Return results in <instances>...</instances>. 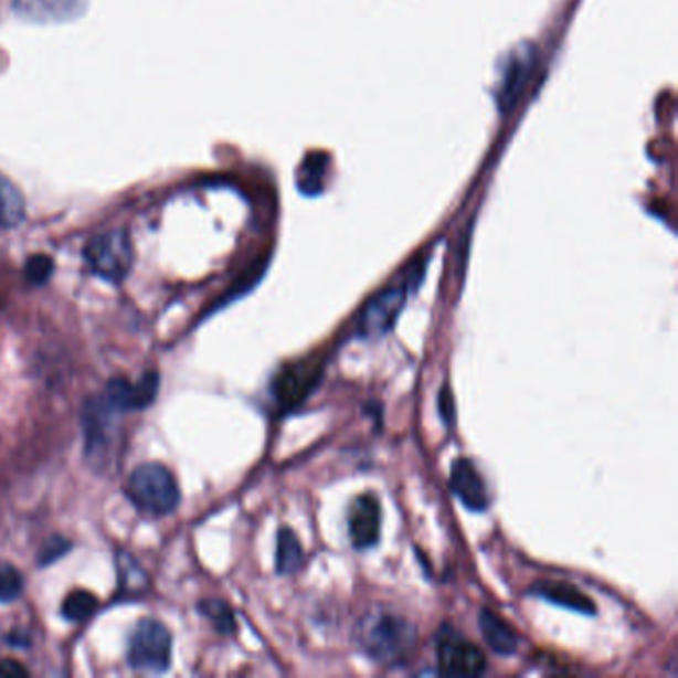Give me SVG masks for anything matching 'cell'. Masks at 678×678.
<instances>
[{"label":"cell","mask_w":678,"mask_h":678,"mask_svg":"<svg viewBox=\"0 0 678 678\" xmlns=\"http://www.w3.org/2000/svg\"><path fill=\"white\" fill-rule=\"evenodd\" d=\"M354 640L372 663L400 665L414 653L419 633L409 618L389 611H374L360 618Z\"/></svg>","instance_id":"6da1fadb"},{"label":"cell","mask_w":678,"mask_h":678,"mask_svg":"<svg viewBox=\"0 0 678 678\" xmlns=\"http://www.w3.org/2000/svg\"><path fill=\"white\" fill-rule=\"evenodd\" d=\"M126 496L148 516H170L180 506V488L170 469L156 462L134 469L126 484Z\"/></svg>","instance_id":"7a4b0ae2"},{"label":"cell","mask_w":678,"mask_h":678,"mask_svg":"<svg viewBox=\"0 0 678 678\" xmlns=\"http://www.w3.org/2000/svg\"><path fill=\"white\" fill-rule=\"evenodd\" d=\"M84 257L92 273L110 283H121L130 275L134 265V245L128 231L112 230L92 237Z\"/></svg>","instance_id":"3957f363"},{"label":"cell","mask_w":678,"mask_h":678,"mask_svg":"<svg viewBox=\"0 0 678 678\" xmlns=\"http://www.w3.org/2000/svg\"><path fill=\"white\" fill-rule=\"evenodd\" d=\"M128 663L140 672H166L171 665V635L166 625L156 618H141L131 633Z\"/></svg>","instance_id":"277c9868"},{"label":"cell","mask_w":678,"mask_h":678,"mask_svg":"<svg viewBox=\"0 0 678 678\" xmlns=\"http://www.w3.org/2000/svg\"><path fill=\"white\" fill-rule=\"evenodd\" d=\"M325 362L320 359H305L290 362L275 374L271 390L279 409L293 410L309 399L322 379Z\"/></svg>","instance_id":"5b68a950"},{"label":"cell","mask_w":678,"mask_h":678,"mask_svg":"<svg viewBox=\"0 0 678 678\" xmlns=\"http://www.w3.org/2000/svg\"><path fill=\"white\" fill-rule=\"evenodd\" d=\"M436 658L439 670L449 677H479L488 668L484 650L449 627L439 631Z\"/></svg>","instance_id":"8992f818"},{"label":"cell","mask_w":678,"mask_h":678,"mask_svg":"<svg viewBox=\"0 0 678 678\" xmlns=\"http://www.w3.org/2000/svg\"><path fill=\"white\" fill-rule=\"evenodd\" d=\"M409 299V285H390L377 293L362 307L359 317V335L364 339H380L394 329L404 303Z\"/></svg>","instance_id":"52a82bcc"},{"label":"cell","mask_w":678,"mask_h":678,"mask_svg":"<svg viewBox=\"0 0 678 678\" xmlns=\"http://www.w3.org/2000/svg\"><path fill=\"white\" fill-rule=\"evenodd\" d=\"M382 511L379 499L370 494L352 499L349 508V536L354 549L374 548L380 539Z\"/></svg>","instance_id":"ba28073f"},{"label":"cell","mask_w":678,"mask_h":678,"mask_svg":"<svg viewBox=\"0 0 678 678\" xmlns=\"http://www.w3.org/2000/svg\"><path fill=\"white\" fill-rule=\"evenodd\" d=\"M158 390H160L158 372H148L136 384L124 379L110 380L104 399L110 402L112 409L120 410V412L121 410H144L156 400Z\"/></svg>","instance_id":"9c48e42d"},{"label":"cell","mask_w":678,"mask_h":678,"mask_svg":"<svg viewBox=\"0 0 678 678\" xmlns=\"http://www.w3.org/2000/svg\"><path fill=\"white\" fill-rule=\"evenodd\" d=\"M449 488L454 491V496L464 504V508H468L469 511L488 509L486 481L481 478L478 468L474 466V462H469L468 458H459L452 464Z\"/></svg>","instance_id":"30bf717a"},{"label":"cell","mask_w":678,"mask_h":678,"mask_svg":"<svg viewBox=\"0 0 678 678\" xmlns=\"http://www.w3.org/2000/svg\"><path fill=\"white\" fill-rule=\"evenodd\" d=\"M88 0H14V11L27 21L54 24L78 19Z\"/></svg>","instance_id":"8fae6325"},{"label":"cell","mask_w":678,"mask_h":678,"mask_svg":"<svg viewBox=\"0 0 678 678\" xmlns=\"http://www.w3.org/2000/svg\"><path fill=\"white\" fill-rule=\"evenodd\" d=\"M531 64H533V52L531 51H519L511 56L498 92V106L501 114H508L516 106V102L528 84Z\"/></svg>","instance_id":"7c38bea8"},{"label":"cell","mask_w":678,"mask_h":678,"mask_svg":"<svg viewBox=\"0 0 678 678\" xmlns=\"http://www.w3.org/2000/svg\"><path fill=\"white\" fill-rule=\"evenodd\" d=\"M531 591H533V595H538V597L549 601L553 605H559V607L578 611V613H583V615H595L597 613L595 603L581 589L571 585V583L543 581V583H538Z\"/></svg>","instance_id":"4fadbf2b"},{"label":"cell","mask_w":678,"mask_h":678,"mask_svg":"<svg viewBox=\"0 0 678 678\" xmlns=\"http://www.w3.org/2000/svg\"><path fill=\"white\" fill-rule=\"evenodd\" d=\"M479 633L486 640L489 650L496 655L508 657L518 650L519 638L508 621L496 615L491 608H481L478 617Z\"/></svg>","instance_id":"5bb4252c"},{"label":"cell","mask_w":678,"mask_h":678,"mask_svg":"<svg viewBox=\"0 0 678 678\" xmlns=\"http://www.w3.org/2000/svg\"><path fill=\"white\" fill-rule=\"evenodd\" d=\"M27 218V201L21 190L0 173V230H14Z\"/></svg>","instance_id":"9a60e30c"},{"label":"cell","mask_w":678,"mask_h":678,"mask_svg":"<svg viewBox=\"0 0 678 678\" xmlns=\"http://www.w3.org/2000/svg\"><path fill=\"white\" fill-rule=\"evenodd\" d=\"M303 561H305V551L297 533L290 528H280L277 536V555H275L277 573L293 575L303 568Z\"/></svg>","instance_id":"2e32d148"},{"label":"cell","mask_w":678,"mask_h":678,"mask_svg":"<svg viewBox=\"0 0 678 678\" xmlns=\"http://www.w3.org/2000/svg\"><path fill=\"white\" fill-rule=\"evenodd\" d=\"M98 608V598L92 595L91 591H74L71 593L64 605H62V615L72 621V623H81L91 618Z\"/></svg>","instance_id":"e0dca14e"},{"label":"cell","mask_w":678,"mask_h":678,"mask_svg":"<svg viewBox=\"0 0 678 678\" xmlns=\"http://www.w3.org/2000/svg\"><path fill=\"white\" fill-rule=\"evenodd\" d=\"M200 611L210 618L213 627L220 631L221 635H231L235 631V615L233 608L221 601V598H208L200 605Z\"/></svg>","instance_id":"ac0fdd59"},{"label":"cell","mask_w":678,"mask_h":678,"mask_svg":"<svg viewBox=\"0 0 678 678\" xmlns=\"http://www.w3.org/2000/svg\"><path fill=\"white\" fill-rule=\"evenodd\" d=\"M24 591V578L21 571L9 563L0 565V603H12Z\"/></svg>","instance_id":"d6986e66"},{"label":"cell","mask_w":678,"mask_h":678,"mask_svg":"<svg viewBox=\"0 0 678 678\" xmlns=\"http://www.w3.org/2000/svg\"><path fill=\"white\" fill-rule=\"evenodd\" d=\"M52 269H54V263H52L51 257L36 255V257H31L29 263H27V277L34 285H42V283H46L49 277H51Z\"/></svg>","instance_id":"ffe728a7"},{"label":"cell","mask_w":678,"mask_h":678,"mask_svg":"<svg viewBox=\"0 0 678 678\" xmlns=\"http://www.w3.org/2000/svg\"><path fill=\"white\" fill-rule=\"evenodd\" d=\"M118 568H120L121 587L128 589L130 593H140V591L146 589L141 583H138V581H134V573L140 571V565H138L130 555L120 553V555H118Z\"/></svg>","instance_id":"44dd1931"},{"label":"cell","mask_w":678,"mask_h":678,"mask_svg":"<svg viewBox=\"0 0 678 678\" xmlns=\"http://www.w3.org/2000/svg\"><path fill=\"white\" fill-rule=\"evenodd\" d=\"M71 541H66V539L61 538V536H54V538L42 548L41 559H39V563L41 565H49V563H54L56 559H61L62 555H66L68 553V549H71Z\"/></svg>","instance_id":"7402d4cb"},{"label":"cell","mask_w":678,"mask_h":678,"mask_svg":"<svg viewBox=\"0 0 678 678\" xmlns=\"http://www.w3.org/2000/svg\"><path fill=\"white\" fill-rule=\"evenodd\" d=\"M438 412L444 424L452 428L454 426V419H456V410H454V396L449 392L448 386H444L438 394Z\"/></svg>","instance_id":"603a6c76"},{"label":"cell","mask_w":678,"mask_h":678,"mask_svg":"<svg viewBox=\"0 0 678 678\" xmlns=\"http://www.w3.org/2000/svg\"><path fill=\"white\" fill-rule=\"evenodd\" d=\"M0 677L24 678L29 677V670L22 667L21 663L7 658V660H0Z\"/></svg>","instance_id":"cb8c5ba5"}]
</instances>
